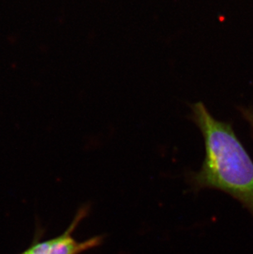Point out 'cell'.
<instances>
[{"label":"cell","mask_w":253,"mask_h":254,"mask_svg":"<svg viewBox=\"0 0 253 254\" xmlns=\"http://www.w3.org/2000/svg\"><path fill=\"white\" fill-rule=\"evenodd\" d=\"M191 119L205 141L201 170L191 175L196 189L229 193L253 214V162L231 125L213 117L202 102L191 106Z\"/></svg>","instance_id":"obj_1"},{"label":"cell","mask_w":253,"mask_h":254,"mask_svg":"<svg viewBox=\"0 0 253 254\" xmlns=\"http://www.w3.org/2000/svg\"><path fill=\"white\" fill-rule=\"evenodd\" d=\"M86 216V209H81L70 224L69 227L62 235L51 240L36 242L26 252L28 254H81L98 247L102 243V236H95L84 241H77L72 235L79 223Z\"/></svg>","instance_id":"obj_2"},{"label":"cell","mask_w":253,"mask_h":254,"mask_svg":"<svg viewBox=\"0 0 253 254\" xmlns=\"http://www.w3.org/2000/svg\"><path fill=\"white\" fill-rule=\"evenodd\" d=\"M243 114H244V118L249 123V125H251L253 129V111H250V110H245L243 111Z\"/></svg>","instance_id":"obj_3"},{"label":"cell","mask_w":253,"mask_h":254,"mask_svg":"<svg viewBox=\"0 0 253 254\" xmlns=\"http://www.w3.org/2000/svg\"><path fill=\"white\" fill-rule=\"evenodd\" d=\"M22 254H27V253H26V251H25V252L24 253H22Z\"/></svg>","instance_id":"obj_4"}]
</instances>
